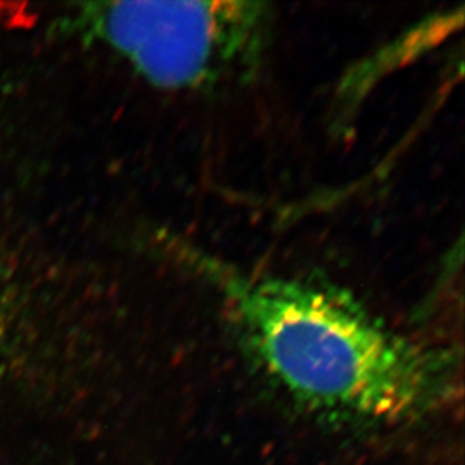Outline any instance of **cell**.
<instances>
[{
    "label": "cell",
    "mask_w": 465,
    "mask_h": 465,
    "mask_svg": "<svg viewBox=\"0 0 465 465\" xmlns=\"http://www.w3.org/2000/svg\"><path fill=\"white\" fill-rule=\"evenodd\" d=\"M184 255L217 290L261 368L309 409L391 420L430 404L434 361L343 291L242 272L198 249Z\"/></svg>",
    "instance_id": "1"
},
{
    "label": "cell",
    "mask_w": 465,
    "mask_h": 465,
    "mask_svg": "<svg viewBox=\"0 0 465 465\" xmlns=\"http://www.w3.org/2000/svg\"><path fill=\"white\" fill-rule=\"evenodd\" d=\"M73 23L163 89H203L258 71L272 5L251 0L82 5Z\"/></svg>",
    "instance_id": "2"
},
{
    "label": "cell",
    "mask_w": 465,
    "mask_h": 465,
    "mask_svg": "<svg viewBox=\"0 0 465 465\" xmlns=\"http://www.w3.org/2000/svg\"><path fill=\"white\" fill-rule=\"evenodd\" d=\"M0 324H2V311H0Z\"/></svg>",
    "instance_id": "3"
}]
</instances>
